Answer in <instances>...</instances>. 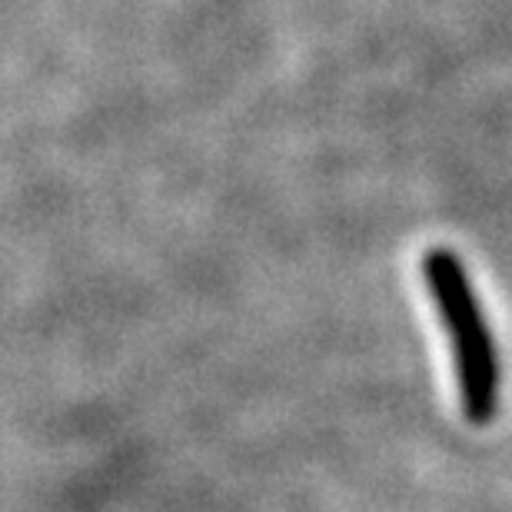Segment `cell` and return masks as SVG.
Returning a JSON list of instances; mask_svg holds the SVG:
<instances>
[{
  "label": "cell",
  "instance_id": "6da1fadb",
  "mask_svg": "<svg viewBox=\"0 0 512 512\" xmlns=\"http://www.w3.org/2000/svg\"><path fill=\"white\" fill-rule=\"evenodd\" d=\"M423 270H426V283L433 286L449 343H453L466 416L473 423H489L496 413V396H499V366L473 286L466 280L463 263L449 250L426 253Z\"/></svg>",
  "mask_w": 512,
  "mask_h": 512
}]
</instances>
